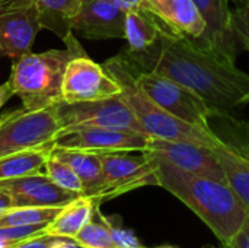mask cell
<instances>
[{"label":"cell","mask_w":249,"mask_h":248,"mask_svg":"<svg viewBox=\"0 0 249 248\" xmlns=\"http://www.w3.org/2000/svg\"><path fill=\"white\" fill-rule=\"evenodd\" d=\"M146 152L156 158L168 161L182 171L226 183V177L214 152L212 151V148H207L204 145L193 142L160 140L152 137Z\"/></svg>","instance_id":"12"},{"label":"cell","mask_w":249,"mask_h":248,"mask_svg":"<svg viewBox=\"0 0 249 248\" xmlns=\"http://www.w3.org/2000/svg\"><path fill=\"white\" fill-rule=\"evenodd\" d=\"M51 155L69 164L83 184V196H88L99 203V197L105 184L101 155L89 151L63 149L55 146L53 148Z\"/></svg>","instance_id":"18"},{"label":"cell","mask_w":249,"mask_h":248,"mask_svg":"<svg viewBox=\"0 0 249 248\" xmlns=\"http://www.w3.org/2000/svg\"><path fill=\"white\" fill-rule=\"evenodd\" d=\"M165 26L155 15L140 7L127 12L125 19V38L127 48L123 51L125 56H137L152 48L162 37Z\"/></svg>","instance_id":"20"},{"label":"cell","mask_w":249,"mask_h":248,"mask_svg":"<svg viewBox=\"0 0 249 248\" xmlns=\"http://www.w3.org/2000/svg\"><path fill=\"white\" fill-rule=\"evenodd\" d=\"M153 158L159 187L168 190L191 209L209 227L222 246L229 244L242 228L249 213L247 205L231 186L182 171L168 161Z\"/></svg>","instance_id":"2"},{"label":"cell","mask_w":249,"mask_h":248,"mask_svg":"<svg viewBox=\"0 0 249 248\" xmlns=\"http://www.w3.org/2000/svg\"><path fill=\"white\" fill-rule=\"evenodd\" d=\"M104 69L120 83V96L128 105L146 134L160 140L193 142L207 148H213L220 140V136L214 130H204L188 124L153 102L139 86L134 64L123 53L108 58Z\"/></svg>","instance_id":"3"},{"label":"cell","mask_w":249,"mask_h":248,"mask_svg":"<svg viewBox=\"0 0 249 248\" xmlns=\"http://www.w3.org/2000/svg\"><path fill=\"white\" fill-rule=\"evenodd\" d=\"M125 57L137 67L158 72L198 94L214 117L231 118L232 111L249 104L248 73L238 69L233 60L169 28L152 48Z\"/></svg>","instance_id":"1"},{"label":"cell","mask_w":249,"mask_h":248,"mask_svg":"<svg viewBox=\"0 0 249 248\" xmlns=\"http://www.w3.org/2000/svg\"><path fill=\"white\" fill-rule=\"evenodd\" d=\"M222 248H249V213L239 229V232L232 238V241Z\"/></svg>","instance_id":"28"},{"label":"cell","mask_w":249,"mask_h":248,"mask_svg":"<svg viewBox=\"0 0 249 248\" xmlns=\"http://www.w3.org/2000/svg\"><path fill=\"white\" fill-rule=\"evenodd\" d=\"M61 132L57 104L39 110L19 108L0 117V158L55 145Z\"/></svg>","instance_id":"5"},{"label":"cell","mask_w":249,"mask_h":248,"mask_svg":"<svg viewBox=\"0 0 249 248\" xmlns=\"http://www.w3.org/2000/svg\"><path fill=\"white\" fill-rule=\"evenodd\" d=\"M45 174L61 189L77 193L80 196H83V184L79 178V175L74 172V170L66 164L64 161L50 155L47 164H45Z\"/></svg>","instance_id":"25"},{"label":"cell","mask_w":249,"mask_h":248,"mask_svg":"<svg viewBox=\"0 0 249 248\" xmlns=\"http://www.w3.org/2000/svg\"><path fill=\"white\" fill-rule=\"evenodd\" d=\"M128 248H143V247H128ZM159 248H174V247H169V246H163V247H159Z\"/></svg>","instance_id":"32"},{"label":"cell","mask_w":249,"mask_h":248,"mask_svg":"<svg viewBox=\"0 0 249 248\" xmlns=\"http://www.w3.org/2000/svg\"><path fill=\"white\" fill-rule=\"evenodd\" d=\"M229 1L231 0H194L206 25L203 35L196 41L200 45L235 61L241 45L235 35Z\"/></svg>","instance_id":"15"},{"label":"cell","mask_w":249,"mask_h":248,"mask_svg":"<svg viewBox=\"0 0 249 248\" xmlns=\"http://www.w3.org/2000/svg\"><path fill=\"white\" fill-rule=\"evenodd\" d=\"M125 19L127 12L115 0H83L70 26L89 39L125 38Z\"/></svg>","instance_id":"13"},{"label":"cell","mask_w":249,"mask_h":248,"mask_svg":"<svg viewBox=\"0 0 249 248\" xmlns=\"http://www.w3.org/2000/svg\"><path fill=\"white\" fill-rule=\"evenodd\" d=\"M73 243L80 248H128L117 240L107 219L101 215L99 206L96 208L93 218L73 238Z\"/></svg>","instance_id":"23"},{"label":"cell","mask_w":249,"mask_h":248,"mask_svg":"<svg viewBox=\"0 0 249 248\" xmlns=\"http://www.w3.org/2000/svg\"><path fill=\"white\" fill-rule=\"evenodd\" d=\"M69 238L57 237V235H50V234H41L28 240H23L18 243L12 248H54L63 241H67Z\"/></svg>","instance_id":"27"},{"label":"cell","mask_w":249,"mask_h":248,"mask_svg":"<svg viewBox=\"0 0 249 248\" xmlns=\"http://www.w3.org/2000/svg\"><path fill=\"white\" fill-rule=\"evenodd\" d=\"M13 95H15V91H13L10 82L7 80V82L1 83V85H0V108H1Z\"/></svg>","instance_id":"29"},{"label":"cell","mask_w":249,"mask_h":248,"mask_svg":"<svg viewBox=\"0 0 249 248\" xmlns=\"http://www.w3.org/2000/svg\"><path fill=\"white\" fill-rule=\"evenodd\" d=\"M12 208H15L12 197H10L4 190L0 189V213L9 210V209H12Z\"/></svg>","instance_id":"30"},{"label":"cell","mask_w":249,"mask_h":248,"mask_svg":"<svg viewBox=\"0 0 249 248\" xmlns=\"http://www.w3.org/2000/svg\"><path fill=\"white\" fill-rule=\"evenodd\" d=\"M143 9L155 15L172 32L187 38L197 39L206 29L194 0H144Z\"/></svg>","instance_id":"16"},{"label":"cell","mask_w":249,"mask_h":248,"mask_svg":"<svg viewBox=\"0 0 249 248\" xmlns=\"http://www.w3.org/2000/svg\"><path fill=\"white\" fill-rule=\"evenodd\" d=\"M232 9L233 29L241 48L249 51V0H238Z\"/></svg>","instance_id":"26"},{"label":"cell","mask_w":249,"mask_h":248,"mask_svg":"<svg viewBox=\"0 0 249 248\" xmlns=\"http://www.w3.org/2000/svg\"><path fill=\"white\" fill-rule=\"evenodd\" d=\"M57 113L61 124V132L90 127L128 129L143 132L134 114L120 95L83 102L60 101L57 104Z\"/></svg>","instance_id":"7"},{"label":"cell","mask_w":249,"mask_h":248,"mask_svg":"<svg viewBox=\"0 0 249 248\" xmlns=\"http://www.w3.org/2000/svg\"><path fill=\"white\" fill-rule=\"evenodd\" d=\"M63 208H12L0 213V228L50 224Z\"/></svg>","instance_id":"24"},{"label":"cell","mask_w":249,"mask_h":248,"mask_svg":"<svg viewBox=\"0 0 249 248\" xmlns=\"http://www.w3.org/2000/svg\"><path fill=\"white\" fill-rule=\"evenodd\" d=\"M104 168V190L99 203L128 191L159 186L155 158L147 152H108L99 153Z\"/></svg>","instance_id":"8"},{"label":"cell","mask_w":249,"mask_h":248,"mask_svg":"<svg viewBox=\"0 0 249 248\" xmlns=\"http://www.w3.org/2000/svg\"><path fill=\"white\" fill-rule=\"evenodd\" d=\"M125 12L128 10H134V9H140L143 7L144 0H115Z\"/></svg>","instance_id":"31"},{"label":"cell","mask_w":249,"mask_h":248,"mask_svg":"<svg viewBox=\"0 0 249 248\" xmlns=\"http://www.w3.org/2000/svg\"><path fill=\"white\" fill-rule=\"evenodd\" d=\"M212 151L223 170L226 183L249 209V146H238L220 137Z\"/></svg>","instance_id":"17"},{"label":"cell","mask_w":249,"mask_h":248,"mask_svg":"<svg viewBox=\"0 0 249 248\" xmlns=\"http://www.w3.org/2000/svg\"><path fill=\"white\" fill-rule=\"evenodd\" d=\"M83 56L70 48L28 53L13 61L10 85L26 110H39L63 101L61 88L70 60Z\"/></svg>","instance_id":"4"},{"label":"cell","mask_w":249,"mask_h":248,"mask_svg":"<svg viewBox=\"0 0 249 248\" xmlns=\"http://www.w3.org/2000/svg\"><path fill=\"white\" fill-rule=\"evenodd\" d=\"M0 189L12 197L15 208H63L80 196L61 189L42 171L1 180Z\"/></svg>","instance_id":"14"},{"label":"cell","mask_w":249,"mask_h":248,"mask_svg":"<svg viewBox=\"0 0 249 248\" xmlns=\"http://www.w3.org/2000/svg\"><path fill=\"white\" fill-rule=\"evenodd\" d=\"M83 0H35L41 26L54 32L67 48L85 54L80 42L73 37L70 22Z\"/></svg>","instance_id":"19"},{"label":"cell","mask_w":249,"mask_h":248,"mask_svg":"<svg viewBox=\"0 0 249 248\" xmlns=\"http://www.w3.org/2000/svg\"><path fill=\"white\" fill-rule=\"evenodd\" d=\"M134 69L139 86L160 108L188 124L212 130L209 120L214 117V111L198 94L158 72L144 70L136 64Z\"/></svg>","instance_id":"6"},{"label":"cell","mask_w":249,"mask_h":248,"mask_svg":"<svg viewBox=\"0 0 249 248\" xmlns=\"http://www.w3.org/2000/svg\"><path fill=\"white\" fill-rule=\"evenodd\" d=\"M152 136L128 129H73L61 132L55 139V148L89 151L96 153L108 152H146Z\"/></svg>","instance_id":"10"},{"label":"cell","mask_w":249,"mask_h":248,"mask_svg":"<svg viewBox=\"0 0 249 248\" xmlns=\"http://www.w3.org/2000/svg\"><path fill=\"white\" fill-rule=\"evenodd\" d=\"M121 94L120 83L86 54L76 56L66 67L61 95L66 102L112 98Z\"/></svg>","instance_id":"11"},{"label":"cell","mask_w":249,"mask_h":248,"mask_svg":"<svg viewBox=\"0 0 249 248\" xmlns=\"http://www.w3.org/2000/svg\"><path fill=\"white\" fill-rule=\"evenodd\" d=\"M41 29L35 0H0V56L16 60L31 53Z\"/></svg>","instance_id":"9"},{"label":"cell","mask_w":249,"mask_h":248,"mask_svg":"<svg viewBox=\"0 0 249 248\" xmlns=\"http://www.w3.org/2000/svg\"><path fill=\"white\" fill-rule=\"evenodd\" d=\"M98 202L88 196H79L69 205H66L54 221H51L45 229V234L57 235L73 240L82 228L93 218Z\"/></svg>","instance_id":"21"},{"label":"cell","mask_w":249,"mask_h":248,"mask_svg":"<svg viewBox=\"0 0 249 248\" xmlns=\"http://www.w3.org/2000/svg\"><path fill=\"white\" fill-rule=\"evenodd\" d=\"M232 1H235V3H236V1H238V0H232Z\"/></svg>","instance_id":"33"},{"label":"cell","mask_w":249,"mask_h":248,"mask_svg":"<svg viewBox=\"0 0 249 248\" xmlns=\"http://www.w3.org/2000/svg\"><path fill=\"white\" fill-rule=\"evenodd\" d=\"M54 146L26 151L0 158V181L41 172Z\"/></svg>","instance_id":"22"}]
</instances>
